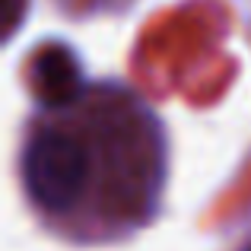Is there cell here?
<instances>
[{
    "mask_svg": "<svg viewBox=\"0 0 251 251\" xmlns=\"http://www.w3.org/2000/svg\"><path fill=\"white\" fill-rule=\"evenodd\" d=\"M92 175L89 147L76 130L42 127L23 153V178L32 203L48 213H67L80 203Z\"/></svg>",
    "mask_w": 251,
    "mask_h": 251,
    "instance_id": "cell-1",
    "label": "cell"
},
{
    "mask_svg": "<svg viewBox=\"0 0 251 251\" xmlns=\"http://www.w3.org/2000/svg\"><path fill=\"white\" fill-rule=\"evenodd\" d=\"M32 86L48 105H64L80 89V70L67 48H54L35 57L32 64Z\"/></svg>",
    "mask_w": 251,
    "mask_h": 251,
    "instance_id": "cell-2",
    "label": "cell"
},
{
    "mask_svg": "<svg viewBox=\"0 0 251 251\" xmlns=\"http://www.w3.org/2000/svg\"><path fill=\"white\" fill-rule=\"evenodd\" d=\"M248 251H251V248H248Z\"/></svg>",
    "mask_w": 251,
    "mask_h": 251,
    "instance_id": "cell-3",
    "label": "cell"
}]
</instances>
